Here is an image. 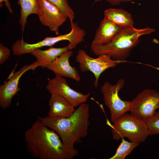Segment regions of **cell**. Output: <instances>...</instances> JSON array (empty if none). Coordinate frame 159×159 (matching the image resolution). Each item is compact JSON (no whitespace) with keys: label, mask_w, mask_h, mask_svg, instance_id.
Segmentation results:
<instances>
[{"label":"cell","mask_w":159,"mask_h":159,"mask_svg":"<svg viewBox=\"0 0 159 159\" xmlns=\"http://www.w3.org/2000/svg\"><path fill=\"white\" fill-rule=\"evenodd\" d=\"M159 108V93L147 89L142 91L131 101L130 114L145 122L152 117Z\"/></svg>","instance_id":"8"},{"label":"cell","mask_w":159,"mask_h":159,"mask_svg":"<svg viewBox=\"0 0 159 159\" xmlns=\"http://www.w3.org/2000/svg\"><path fill=\"white\" fill-rule=\"evenodd\" d=\"M144 122L148 127L149 136L159 134V108L152 117Z\"/></svg>","instance_id":"20"},{"label":"cell","mask_w":159,"mask_h":159,"mask_svg":"<svg viewBox=\"0 0 159 159\" xmlns=\"http://www.w3.org/2000/svg\"><path fill=\"white\" fill-rule=\"evenodd\" d=\"M17 4L20 7L19 23L22 33L24 30L28 16L31 14L37 15L38 7L37 0H18Z\"/></svg>","instance_id":"17"},{"label":"cell","mask_w":159,"mask_h":159,"mask_svg":"<svg viewBox=\"0 0 159 159\" xmlns=\"http://www.w3.org/2000/svg\"><path fill=\"white\" fill-rule=\"evenodd\" d=\"M46 88L51 94L59 95L75 107L86 103L90 95V93L85 94L74 90L63 77H55L48 79Z\"/></svg>","instance_id":"10"},{"label":"cell","mask_w":159,"mask_h":159,"mask_svg":"<svg viewBox=\"0 0 159 159\" xmlns=\"http://www.w3.org/2000/svg\"><path fill=\"white\" fill-rule=\"evenodd\" d=\"M68 50L67 46L59 48L51 47L46 50L37 49L30 54L35 57L40 67L45 68Z\"/></svg>","instance_id":"15"},{"label":"cell","mask_w":159,"mask_h":159,"mask_svg":"<svg viewBox=\"0 0 159 159\" xmlns=\"http://www.w3.org/2000/svg\"><path fill=\"white\" fill-rule=\"evenodd\" d=\"M39 66V64L36 61L30 64L24 65L18 71L14 72L6 82L0 85V106L2 109L8 108L13 97L20 90L18 85L22 76L26 72L34 70Z\"/></svg>","instance_id":"11"},{"label":"cell","mask_w":159,"mask_h":159,"mask_svg":"<svg viewBox=\"0 0 159 159\" xmlns=\"http://www.w3.org/2000/svg\"><path fill=\"white\" fill-rule=\"evenodd\" d=\"M75 60L79 64L81 72L90 71L94 74L95 80L93 85L95 88L98 87L100 77L105 70L115 67L118 64L127 62L126 60H114L109 56L105 54L99 55L96 58H92L83 49L78 51Z\"/></svg>","instance_id":"6"},{"label":"cell","mask_w":159,"mask_h":159,"mask_svg":"<svg viewBox=\"0 0 159 159\" xmlns=\"http://www.w3.org/2000/svg\"><path fill=\"white\" fill-rule=\"evenodd\" d=\"M82 35L80 30L76 27L71 28V31L67 34L55 37H47L43 40L36 43L29 44L22 39H19L12 44L11 49L13 54L16 56L30 53L34 50L43 47H51L60 41L67 40L69 45L71 47L76 46L80 42Z\"/></svg>","instance_id":"5"},{"label":"cell","mask_w":159,"mask_h":159,"mask_svg":"<svg viewBox=\"0 0 159 159\" xmlns=\"http://www.w3.org/2000/svg\"><path fill=\"white\" fill-rule=\"evenodd\" d=\"M10 54L9 49L3 44H0V64H3L8 59Z\"/></svg>","instance_id":"21"},{"label":"cell","mask_w":159,"mask_h":159,"mask_svg":"<svg viewBox=\"0 0 159 159\" xmlns=\"http://www.w3.org/2000/svg\"><path fill=\"white\" fill-rule=\"evenodd\" d=\"M103 0H94L95 2H97L98 1H101ZM107 1V0H106Z\"/></svg>","instance_id":"25"},{"label":"cell","mask_w":159,"mask_h":159,"mask_svg":"<svg viewBox=\"0 0 159 159\" xmlns=\"http://www.w3.org/2000/svg\"><path fill=\"white\" fill-rule=\"evenodd\" d=\"M49 109L48 116L51 117H68L71 116L75 109L70 103L57 94H51L49 102Z\"/></svg>","instance_id":"14"},{"label":"cell","mask_w":159,"mask_h":159,"mask_svg":"<svg viewBox=\"0 0 159 159\" xmlns=\"http://www.w3.org/2000/svg\"><path fill=\"white\" fill-rule=\"evenodd\" d=\"M90 106L84 103L68 117H39L49 128L59 135L64 145L74 157L79 155L74 144L79 143L87 135L90 125Z\"/></svg>","instance_id":"2"},{"label":"cell","mask_w":159,"mask_h":159,"mask_svg":"<svg viewBox=\"0 0 159 159\" xmlns=\"http://www.w3.org/2000/svg\"><path fill=\"white\" fill-rule=\"evenodd\" d=\"M37 15L42 24L48 27L56 35L59 29L66 21L68 16L57 7L46 0H37Z\"/></svg>","instance_id":"9"},{"label":"cell","mask_w":159,"mask_h":159,"mask_svg":"<svg viewBox=\"0 0 159 159\" xmlns=\"http://www.w3.org/2000/svg\"><path fill=\"white\" fill-rule=\"evenodd\" d=\"M73 54L72 50H67L46 67L52 71L55 77H66L79 81L81 77L78 71L69 63V59Z\"/></svg>","instance_id":"12"},{"label":"cell","mask_w":159,"mask_h":159,"mask_svg":"<svg viewBox=\"0 0 159 159\" xmlns=\"http://www.w3.org/2000/svg\"><path fill=\"white\" fill-rule=\"evenodd\" d=\"M112 122L110 126L114 140L127 138L131 141L140 143L144 142L149 136L145 122L127 112Z\"/></svg>","instance_id":"4"},{"label":"cell","mask_w":159,"mask_h":159,"mask_svg":"<svg viewBox=\"0 0 159 159\" xmlns=\"http://www.w3.org/2000/svg\"><path fill=\"white\" fill-rule=\"evenodd\" d=\"M4 2L5 5L7 8L9 12L11 14H13V10L12 9L11 4L8 0H0V7L2 6V2Z\"/></svg>","instance_id":"22"},{"label":"cell","mask_w":159,"mask_h":159,"mask_svg":"<svg viewBox=\"0 0 159 159\" xmlns=\"http://www.w3.org/2000/svg\"><path fill=\"white\" fill-rule=\"evenodd\" d=\"M140 144L135 142L130 141L129 142L122 138V142L117 148L115 154L109 159H124Z\"/></svg>","instance_id":"18"},{"label":"cell","mask_w":159,"mask_h":159,"mask_svg":"<svg viewBox=\"0 0 159 159\" xmlns=\"http://www.w3.org/2000/svg\"><path fill=\"white\" fill-rule=\"evenodd\" d=\"M28 151L40 159H71L74 157L58 134L38 119L25 132Z\"/></svg>","instance_id":"1"},{"label":"cell","mask_w":159,"mask_h":159,"mask_svg":"<svg viewBox=\"0 0 159 159\" xmlns=\"http://www.w3.org/2000/svg\"><path fill=\"white\" fill-rule=\"evenodd\" d=\"M111 5H115L124 1V0H107Z\"/></svg>","instance_id":"23"},{"label":"cell","mask_w":159,"mask_h":159,"mask_svg":"<svg viewBox=\"0 0 159 159\" xmlns=\"http://www.w3.org/2000/svg\"><path fill=\"white\" fill-rule=\"evenodd\" d=\"M56 6L63 12L68 16L71 25L73 23L75 13L69 6L67 0H46Z\"/></svg>","instance_id":"19"},{"label":"cell","mask_w":159,"mask_h":159,"mask_svg":"<svg viewBox=\"0 0 159 159\" xmlns=\"http://www.w3.org/2000/svg\"><path fill=\"white\" fill-rule=\"evenodd\" d=\"M155 31L154 29L148 28L137 29L134 26L124 27L110 42L90 48L91 50L97 56L107 55L114 60H124L139 43L141 36L151 34Z\"/></svg>","instance_id":"3"},{"label":"cell","mask_w":159,"mask_h":159,"mask_svg":"<svg viewBox=\"0 0 159 159\" xmlns=\"http://www.w3.org/2000/svg\"><path fill=\"white\" fill-rule=\"evenodd\" d=\"M104 18L123 27L134 26L131 14L121 9L109 8L104 12Z\"/></svg>","instance_id":"16"},{"label":"cell","mask_w":159,"mask_h":159,"mask_svg":"<svg viewBox=\"0 0 159 159\" xmlns=\"http://www.w3.org/2000/svg\"><path fill=\"white\" fill-rule=\"evenodd\" d=\"M134 0H124V1L126 2H130L131 1H133Z\"/></svg>","instance_id":"24"},{"label":"cell","mask_w":159,"mask_h":159,"mask_svg":"<svg viewBox=\"0 0 159 159\" xmlns=\"http://www.w3.org/2000/svg\"><path fill=\"white\" fill-rule=\"evenodd\" d=\"M123 28L104 18L96 31L90 48L110 42L120 33Z\"/></svg>","instance_id":"13"},{"label":"cell","mask_w":159,"mask_h":159,"mask_svg":"<svg viewBox=\"0 0 159 159\" xmlns=\"http://www.w3.org/2000/svg\"><path fill=\"white\" fill-rule=\"evenodd\" d=\"M125 83V80L122 79L119 80L115 85L105 81L101 87L104 101L110 112L112 122L124 113L130 111L131 101L123 100L119 95V92L123 87Z\"/></svg>","instance_id":"7"}]
</instances>
